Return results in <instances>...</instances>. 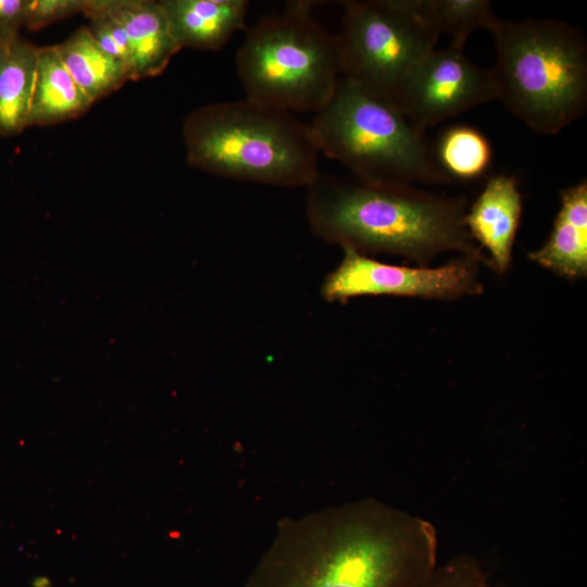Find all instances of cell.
<instances>
[{"label":"cell","instance_id":"1","mask_svg":"<svg viewBox=\"0 0 587 587\" xmlns=\"http://www.w3.org/2000/svg\"><path fill=\"white\" fill-rule=\"evenodd\" d=\"M437 549L429 521L360 499L282 520L245 587H415Z\"/></svg>","mask_w":587,"mask_h":587},{"label":"cell","instance_id":"2","mask_svg":"<svg viewBox=\"0 0 587 587\" xmlns=\"http://www.w3.org/2000/svg\"><path fill=\"white\" fill-rule=\"evenodd\" d=\"M305 213L313 234L342 249L398 254L419 263L458 250L484 261L466 229L462 198L319 171L307 186Z\"/></svg>","mask_w":587,"mask_h":587},{"label":"cell","instance_id":"3","mask_svg":"<svg viewBox=\"0 0 587 587\" xmlns=\"http://www.w3.org/2000/svg\"><path fill=\"white\" fill-rule=\"evenodd\" d=\"M183 138L187 163L221 177L307 187L319 173L311 125L247 97L193 110Z\"/></svg>","mask_w":587,"mask_h":587},{"label":"cell","instance_id":"4","mask_svg":"<svg viewBox=\"0 0 587 587\" xmlns=\"http://www.w3.org/2000/svg\"><path fill=\"white\" fill-rule=\"evenodd\" d=\"M491 68L496 99L528 128L555 135L587 105V46L583 33L555 21L497 17Z\"/></svg>","mask_w":587,"mask_h":587},{"label":"cell","instance_id":"5","mask_svg":"<svg viewBox=\"0 0 587 587\" xmlns=\"http://www.w3.org/2000/svg\"><path fill=\"white\" fill-rule=\"evenodd\" d=\"M312 133L320 152L373 185L447 184L425 135L400 110L342 75Z\"/></svg>","mask_w":587,"mask_h":587},{"label":"cell","instance_id":"6","mask_svg":"<svg viewBox=\"0 0 587 587\" xmlns=\"http://www.w3.org/2000/svg\"><path fill=\"white\" fill-rule=\"evenodd\" d=\"M313 1H294L247 30L236 53L246 97L289 112L316 114L341 76L339 36L311 14Z\"/></svg>","mask_w":587,"mask_h":587},{"label":"cell","instance_id":"7","mask_svg":"<svg viewBox=\"0 0 587 587\" xmlns=\"http://www.w3.org/2000/svg\"><path fill=\"white\" fill-rule=\"evenodd\" d=\"M342 5L341 75L395 104L405 77L436 48L440 34L415 0H350Z\"/></svg>","mask_w":587,"mask_h":587},{"label":"cell","instance_id":"8","mask_svg":"<svg viewBox=\"0 0 587 587\" xmlns=\"http://www.w3.org/2000/svg\"><path fill=\"white\" fill-rule=\"evenodd\" d=\"M496 99L491 70L474 64L464 46L435 48L405 77L396 107L420 133Z\"/></svg>","mask_w":587,"mask_h":587},{"label":"cell","instance_id":"9","mask_svg":"<svg viewBox=\"0 0 587 587\" xmlns=\"http://www.w3.org/2000/svg\"><path fill=\"white\" fill-rule=\"evenodd\" d=\"M473 260L466 257L436 268L409 267L346 248L339 265L325 277L321 294L328 302L379 295L455 299L480 290Z\"/></svg>","mask_w":587,"mask_h":587},{"label":"cell","instance_id":"10","mask_svg":"<svg viewBox=\"0 0 587 587\" xmlns=\"http://www.w3.org/2000/svg\"><path fill=\"white\" fill-rule=\"evenodd\" d=\"M521 215L522 195L517 179L507 174L491 176L465 214L469 234L489 251L491 264L500 273L511 262Z\"/></svg>","mask_w":587,"mask_h":587},{"label":"cell","instance_id":"11","mask_svg":"<svg viewBox=\"0 0 587 587\" xmlns=\"http://www.w3.org/2000/svg\"><path fill=\"white\" fill-rule=\"evenodd\" d=\"M160 5L179 48L220 50L246 28V0H161Z\"/></svg>","mask_w":587,"mask_h":587},{"label":"cell","instance_id":"12","mask_svg":"<svg viewBox=\"0 0 587 587\" xmlns=\"http://www.w3.org/2000/svg\"><path fill=\"white\" fill-rule=\"evenodd\" d=\"M124 27L133 55L134 79L161 74L180 48L172 36L159 1L104 0Z\"/></svg>","mask_w":587,"mask_h":587},{"label":"cell","instance_id":"13","mask_svg":"<svg viewBox=\"0 0 587 587\" xmlns=\"http://www.w3.org/2000/svg\"><path fill=\"white\" fill-rule=\"evenodd\" d=\"M536 263L570 278L587 274V182L561 191V208L547 242L529 253Z\"/></svg>","mask_w":587,"mask_h":587},{"label":"cell","instance_id":"14","mask_svg":"<svg viewBox=\"0 0 587 587\" xmlns=\"http://www.w3.org/2000/svg\"><path fill=\"white\" fill-rule=\"evenodd\" d=\"M39 47L21 36L0 40V134L17 135L28 127Z\"/></svg>","mask_w":587,"mask_h":587},{"label":"cell","instance_id":"15","mask_svg":"<svg viewBox=\"0 0 587 587\" xmlns=\"http://www.w3.org/2000/svg\"><path fill=\"white\" fill-rule=\"evenodd\" d=\"M91 103L65 68L57 46L39 48L28 126L73 118Z\"/></svg>","mask_w":587,"mask_h":587},{"label":"cell","instance_id":"16","mask_svg":"<svg viewBox=\"0 0 587 587\" xmlns=\"http://www.w3.org/2000/svg\"><path fill=\"white\" fill-rule=\"evenodd\" d=\"M57 49L74 82L92 102L132 80L126 66L98 45L88 27L78 28Z\"/></svg>","mask_w":587,"mask_h":587},{"label":"cell","instance_id":"17","mask_svg":"<svg viewBox=\"0 0 587 587\" xmlns=\"http://www.w3.org/2000/svg\"><path fill=\"white\" fill-rule=\"evenodd\" d=\"M491 147L479 130L467 125L448 128L440 137L436 160L452 179H475L484 175L491 163Z\"/></svg>","mask_w":587,"mask_h":587},{"label":"cell","instance_id":"18","mask_svg":"<svg viewBox=\"0 0 587 587\" xmlns=\"http://www.w3.org/2000/svg\"><path fill=\"white\" fill-rule=\"evenodd\" d=\"M421 14L439 33L451 36V42L465 45L477 28H489L497 16L486 0H415Z\"/></svg>","mask_w":587,"mask_h":587},{"label":"cell","instance_id":"19","mask_svg":"<svg viewBox=\"0 0 587 587\" xmlns=\"http://www.w3.org/2000/svg\"><path fill=\"white\" fill-rule=\"evenodd\" d=\"M83 13L90 21L88 29L98 45L123 63L134 80L133 55L126 32L105 9L104 0H87Z\"/></svg>","mask_w":587,"mask_h":587},{"label":"cell","instance_id":"20","mask_svg":"<svg viewBox=\"0 0 587 587\" xmlns=\"http://www.w3.org/2000/svg\"><path fill=\"white\" fill-rule=\"evenodd\" d=\"M415 587H491L488 577L470 554H458L436 567Z\"/></svg>","mask_w":587,"mask_h":587},{"label":"cell","instance_id":"21","mask_svg":"<svg viewBox=\"0 0 587 587\" xmlns=\"http://www.w3.org/2000/svg\"><path fill=\"white\" fill-rule=\"evenodd\" d=\"M87 0H29L25 26L30 30L40 29L53 22L83 13Z\"/></svg>","mask_w":587,"mask_h":587},{"label":"cell","instance_id":"22","mask_svg":"<svg viewBox=\"0 0 587 587\" xmlns=\"http://www.w3.org/2000/svg\"><path fill=\"white\" fill-rule=\"evenodd\" d=\"M29 0H0V40H9L20 36L25 26Z\"/></svg>","mask_w":587,"mask_h":587}]
</instances>
